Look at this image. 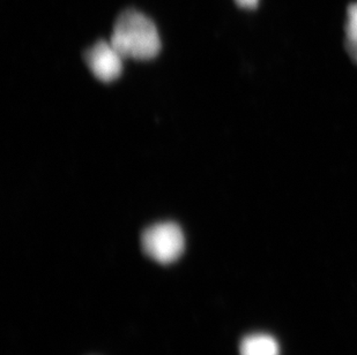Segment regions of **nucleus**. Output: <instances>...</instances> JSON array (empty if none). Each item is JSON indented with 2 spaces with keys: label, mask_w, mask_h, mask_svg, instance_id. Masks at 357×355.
I'll return each mask as SVG.
<instances>
[{
  "label": "nucleus",
  "mask_w": 357,
  "mask_h": 355,
  "mask_svg": "<svg viewBox=\"0 0 357 355\" xmlns=\"http://www.w3.org/2000/svg\"><path fill=\"white\" fill-rule=\"evenodd\" d=\"M110 43L123 58L149 61L159 54L161 40L155 24L139 10L119 14Z\"/></svg>",
  "instance_id": "obj_1"
},
{
  "label": "nucleus",
  "mask_w": 357,
  "mask_h": 355,
  "mask_svg": "<svg viewBox=\"0 0 357 355\" xmlns=\"http://www.w3.org/2000/svg\"><path fill=\"white\" fill-rule=\"evenodd\" d=\"M142 248L149 258L161 265L177 261L185 248L182 228L172 221L153 225L142 232Z\"/></svg>",
  "instance_id": "obj_2"
},
{
  "label": "nucleus",
  "mask_w": 357,
  "mask_h": 355,
  "mask_svg": "<svg viewBox=\"0 0 357 355\" xmlns=\"http://www.w3.org/2000/svg\"><path fill=\"white\" fill-rule=\"evenodd\" d=\"M84 59L93 75L102 82L116 80L123 71V59L110 42L98 40L84 54Z\"/></svg>",
  "instance_id": "obj_3"
},
{
  "label": "nucleus",
  "mask_w": 357,
  "mask_h": 355,
  "mask_svg": "<svg viewBox=\"0 0 357 355\" xmlns=\"http://www.w3.org/2000/svg\"><path fill=\"white\" fill-rule=\"evenodd\" d=\"M239 355H280L279 342L266 333L246 336L239 346Z\"/></svg>",
  "instance_id": "obj_4"
},
{
  "label": "nucleus",
  "mask_w": 357,
  "mask_h": 355,
  "mask_svg": "<svg viewBox=\"0 0 357 355\" xmlns=\"http://www.w3.org/2000/svg\"><path fill=\"white\" fill-rule=\"evenodd\" d=\"M344 44L351 59L357 63V3L348 7Z\"/></svg>",
  "instance_id": "obj_5"
},
{
  "label": "nucleus",
  "mask_w": 357,
  "mask_h": 355,
  "mask_svg": "<svg viewBox=\"0 0 357 355\" xmlns=\"http://www.w3.org/2000/svg\"><path fill=\"white\" fill-rule=\"evenodd\" d=\"M235 1L239 7L248 8V10L256 8L258 6V3H259V0H235Z\"/></svg>",
  "instance_id": "obj_6"
}]
</instances>
